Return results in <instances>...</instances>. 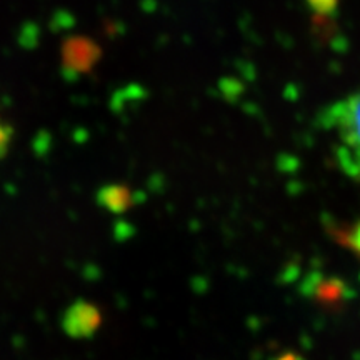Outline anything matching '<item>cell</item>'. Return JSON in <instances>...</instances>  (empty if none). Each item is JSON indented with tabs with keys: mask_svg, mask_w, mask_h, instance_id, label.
<instances>
[{
	"mask_svg": "<svg viewBox=\"0 0 360 360\" xmlns=\"http://www.w3.org/2000/svg\"><path fill=\"white\" fill-rule=\"evenodd\" d=\"M310 7H314L315 11L321 12H330L334 8L335 0H309Z\"/></svg>",
	"mask_w": 360,
	"mask_h": 360,
	"instance_id": "5b68a950",
	"label": "cell"
},
{
	"mask_svg": "<svg viewBox=\"0 0 360 360\" xmlns=\"http://www.w3.org/2000/svg\"><path fill=\"white\" fill-rule=\"evenodd\" d=\"M13 137V130L11 125L0 122V160L8 154V148H11Z\"/></svg>",
	"mask_w": 360,
	"mask_h": 360,
	"instance_id": "277c9868",
	"label": "cell"
},
{
	"mask_svg": "<svg viewBox=\"0 0 360 360\" xmlns=\"http://www.w3.org/2000/svg\"><path fill=\"white\" fill-rule=\"evenodd\" d=\"M97 204L110 214H125L135 204L134 192L124 184H107L96 193Z\"/></svg>",
	"mask_w": 360,
	"mask_h": 360,
	"instance_id": "3957f363",
	"label": "cell"
},
{
	"mask_svg": "<svg viewBox=\"0 0 360 360\" xmlns=\"http://www.w3.org/2000/svg\"><path fill=\"white\" fill-rule=\"evenodd\" d=\"M102 326V314L96 304L85 299L75 300L62 315V330L74 340H87L97 334Z\"/></svg>",
	"mask_w": 360,
	"mask_h": 360,
	"instance_id": "7a4b0ae2",
	"label": "cell"
},
{
	"mask_svg": "<svg viewBox=\"0 0 360 360\" xmlns=\"http://www.w3.org/2000/svg\"><path fill=\"white\" fill-rule=\"evenodd\" d=\"M321 122L334 135L335 157L349 177L360 180V92L323 110Z\"/></svg>",
	"mask_w": 360,
	"mask_h": 360,
	"instance_id": "6da1fadb",
	"label": "cell"
}]
</instances>
